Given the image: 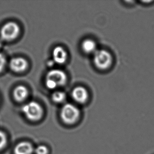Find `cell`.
Masks as SVG:
<instances>
[{
    "label": "cell",
    "instance_id": "1",
    "mask_svg": "<svg viewBox=\"0 0 154 154\" xmlns=\"http://www.w3.org/2000/svg\"><path fill=\"white\" fill-rule=\"evenodd\" d=\"M67 82V75L64 71L53 69L49 71L46 76V85L49 89L53 90L65 85Z\"/></svg>",
    "mask_w": 154,
    "mask_h": 154
},
{
    "label": "cell",
    "instance_id": "2",
    "mask_svg": "<svg viewBox=\"0 0 154 154\" xmlns=\"http://www.w3.org/2000/svg\"><path fill=\"white\" fill-rule=\"evenodd\" d=\"M61 119L67 124H73L80 117L79 108L73 104H67L63 106L60 113Z\"/></svg>",
    "mask_w": 154,
    "mask_h": 154
},
{
    "label": "cell",
    "instance_id": "3",
    "mask_svg": "<svg viewBox=\"0 0 154 154\" xmlns=\"http://www.w3.org/2000/svg\"><path fill=\"white\" fill-rule=\"evenodd\" d=\"M94 54V64L98 69H106L112 64L113 57L106 50H97Z\"/></svg>",
    "mask_w": 154,
    "mask_h": 154
},
{
    "label": "cell",
    "instance_id": "4",
    "mask_svg": "<svg viewBox=\"0 0 154 154\" xmlns=\"http://www.w3.org/2000/svg\"><path fill=\"white\" fill-rule=\"evenodd\" d=\"M22 110L25 116L30 121H38L41 118L43 114V109L41 106L34 101L25 104L23 106Z\"/></svg>",
    "mask_w": 154,
    "mask_h": 154
},
{
    "label": "cell",
    "instance_id": "5",
    "mask_svg": "<svg viewBox=\"0 0 154 154\" xmlns=\"http://www.w3.org/2000/svg\"><path fill=\"white\" fill-rule=\"evenodd\" d=\"M20 27L17 23L9 22L3 25L0 31L1 39L10 41L16 38L20 33Z\"/></svg>",
    "mask_w": 154,
    "mask_h": 154
},
{
    "label": "cell",
    "instance_id": "6",
    "mask_svg": "<svg viewBox=\"0 0 154 154\" xmlns=\"http://www.w3.org/2000/svg\"><path fill=\"white\" fill-rule=\"evenodd\" d=\"M27 61L22 57H15L10 60L9 66L14 72L19 73L25 71L27 67Z\"/></svg>",
    "mask_w": 154,
    "mask_h": 154
},
{
    "label": "cell",
    "instance_id": "7",
    "mask_svg": "<svg viewBox=\"0 0 154 154\" xmlns=\"http://www.w3.org/2000/svg\"><path fill=\"white\" fill-rule=\"evenodd\" d=\"M72 97L75 102L83 104L88 99V93L85 88L82 86L76 87L72 92Z\"/></svg>",
    "mask_w": 154,
    "mask_h": 154
},
{
    "label": "cell",
    "instance_id": "8",
    "mask_svg": "<svg viewBox=\"0 0 154 154\" xmlns=\"http://www.w3.org/2000/svg\"><path fill=\"white\" fill-rule=\"evenodd\" d=\"M53 60L58 64H63L67 60V53L63 47L58 46L53 50Z\"/></svg>",
    "mask_w": 154,
    "mask_h": 154
},
{
    "label": "cell",
    "instance_id": "9",
    "mask_svg": "<svg viewBox=\"0 0 154 154\" xmlns=\"http://www.w3.org/2000/svg\"><path fill=\"white\" fill-rule=\"evenodd\" d=\"M34 147L28 142H21L15 147V154H32L34 152Z\"/></svg>",
    "mask_w": 154,
    "mask_h": 154
},
{
    "label": "cell",
    "instance_id": "10",
    "mask_svg": "<svg viewBox=\"0 0 154 154\" xmlns=\"http://www.w3.org/2000/svg\"><path fill=\"white\" fill-rule=\"evenodd\" d=\"M28 91L25 86L19 85L15 88L13 91V96L18 102H22L27 97Z\"/></svg>",
    "mask_w": 154,
    "mask_h": 154
},
{
    "label": "cell",
    "instance_id": "11",
    "mask_svg": "<svg viewBox=\"0 0 154 154\" xmlns=\"http://www.w3.org/2000/svg\"><path fill=\"white\" fill-rule=\"evenodd\" d=\"M83 52L87 54H94L98 50L97 49V44L95 41L91 39H85L81 44Z\"/></svg>",
    "mask_w": 154,
    "mask_h": 154
},
{
    "label": "cell",
    "instance_id": "12",
    "mask_svg": "<svg viewBox=\"0 0 154 154\" xmlns=\"http://www.w3.org/2000/svg\"><path fill=\"white\" fill-rule=\"evenodd\" d=\"M52 99L54 102L61 103L63 102L66 99V95L64 92L56 91L52 94Z\"/></svg>",
    "mask_w": 154,
    "mask_h": 154
},
{
    "label": "cell",
    "instance_id": "13",
    "mask_svg": "<svg viewBox=\"0 0 154 154\" xmlns=\"http://www.w3.org/2000/svg\"><path fill=\"white\" fill-rule=\"evenodd\" d=\"M36 154H48V148L44 145H40L34 150Z\"/></svg>",
    "mask_w": 154,
    "mask_h": 154
},
{
    "label": "cell",
    "instance_id": "14",
    "mask_svg": "<svg viewBox=\"0 0 154 154\" xmlns=\"http://www.w3.org/2000/svg\"><path fill=\"white\" fill-rule=\"evenodd\" d=\"M7 143L6 136L3 131H0V150L4 148Z\"/></svg>",
    "mask_w": 154,
    "mask_h": 154
},
{
    "label": "cell",
    "instance_id": "15",
    "mask_svg": "<svg viewBox=\"0 0 154 154\" xmlns=\"http://www.w3.org/2000/svg\"><path fill=\"white\" fill-rule=\"evenodd\" d=\"M6 60L5 57L3 54L0 53V72H1L5 66Z\"/></svg>",
    "mask_w": 154,
    "mask_h": 154
},
{
    "label": "cell",
    "instance_id": "16",
    "mask_svg": "<svg viewBox=\"0 0 154 154\" xmlns=\"http://www.w3.org/2000/svg\"><path fill=\"white\" fill-rule=\"evenodd\" d=\"M54 61L53 60H50L49 62L48 63V64L49 65V66H51L53 65L54 64Z\"/></svg>",
    "mask_w": 154,
    "mask_h": 154
},
{
    "label": "cell",
    "instance_id": "17",
    "mask_svg": "<svg viewBox=\"0 0 154 154\" xmlns=\"http://www.w3.org/2000/svg\"><path fill=\"white\" fill-rule=\"evenodd\" d=\"M1 46H2V42H1V41L0 40V48L1 47Z\"/></svg>",
    "mask_w": 154,
    "mask_h": 154
}]
</instances>
